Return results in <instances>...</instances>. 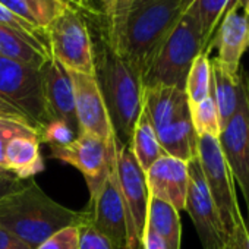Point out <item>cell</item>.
<instances>
[{
    "mask_svg": "<svg viewBox=\"0 0 249 249\" xmlns=\"http://www.w3.org/2000/svg\"><path fill=\"white\" fill-rule=\"evenodd\" d=\"M195 0H126L111 15L108 44L142 78Z\"/></svg>",
    "mask_w": 249,
    "mask_h": 249,
    "instance_id": "6da1fadb",
    "label": "cell"
},
{
    "mask_svg": "<svg viewBox=\"0 0 249 249\" xmlns=\"http://www.w3.org/2000/svg\"><path fill=\"white\" fill-rule=\"evenodd\" d=\"M88 221L87 211L71 210L50 198L34 179L0 199V224L37 249L56 231Z\"/></svg>",
    "mask_w": 249,
    "mask_h": 249,
    "instance_id": "7a4b0ae2",
    "label": "cell"
},
{
    "mask_svg": "<svg viewBox=\"0 0 249 249\" xmlns=\"http://www.w3.org/2000/svg\"><path fill=\"white\" fill-rule=\"evenodd\" d=\"M94 76L117 142L131 144L135 123L142 111L141 78L108 43L94 47Z\"/></svg>",
    "mask_w": 249,
    "mask_h": 249,
    "instance_id": "3957f363",
    "label": "cell"
},
{
    "mask_svg": "<svg viewBox=\"0 0 249 249\" xmlns=\"http://www.w3.org/2000/svg\"><path fill=\"white\" fill-rule=\"evenodd\" d=\"M142 108L167 156L183 161L196 157L198 135L185 89L166 85L142 87Z\"/></svg>",
    "mask_w": 249,
    "mask_h": 249,
    "instance_id": "277c9868",
    "label": "cell"
},
{
    "mask_svg": "<svg viewBox=\"0 0 249 249\" xmlns=\"http://www.w3.org/2000/svg\"><path fill=\"white\" fill-rule=\"evenodd\" d=\"M201 53H207L202 31L196 17L189 9L142 75V87L166 85L185 89L189 69Z\"/></svg>",
    "mask_w": 249,
    "mask_h": 249,
    "instance_id": "5b68a950",
    "label": "cell"
},
{
    "mask_svg": "<svg viewBox=\"0 0 249 249\" xmlns=\"http://www.w3.org/2000/svg\"><path fill=\"white\" fill-rule=\"evenodd\" d=\"M0 100L19 111L38 135L50 122L40 69L0 56Z\"/></svg>",
    "mask_w": 249,
    "mask_h": 249,
    "instance_id": "8992f818",
    "label": "cell"
},
{
    "mask_svg": "<svg viewBox=\"0 0 249 249\" xmlns=\"http://www.w3.org/2000/svg\"><path fill=\"white\" fill-rule=\"evenodd\" d=\"M196 157L223 227L229 236H233L243 224L245 217L242 215L234 191V180L224 160L218 138L210 135L198 137Z\"/></svg>",
    "mask_w": 249,
    "mask_h": 249,
    "instance_id": "52a82bcc",
    "label": "cell"
},
{
    "mask_svg": "<svg viewBox=\"0 0 249 249\" xmlns=\"http://www.w3.org/2000/svg\"><path fill=\"white\" fill-rule=\"evenodd\" d=\"M50 57L71 72L94 75V46L81 17L68 6L46 28Z\"/></svg>",
    "mask_w": 249,
    "mask_h": 249,
    "instance_id": "ba28073f",
    "label": "cell"
},
{
    "mask_svg": "<svg viewBox=\"0 0 249 249\" xmlns=\"http://www.w3.org/2000/svg\"><path fill=\"white\" fill-rule=\"evenodd\" d=\"M116 175L126 213L129 249H141V236L147 223L150 191L145 172L134 157L129 144L116 140Z\"/></svg>",
    "mask_w": 249,
    "mask_h": 249,
    "instance_id": "9c48e42d",
    "label": "cell"
},
{
    "mask_svg": "<svg viewBox=\"0 0 249 249\" xmlns=\"http://www.w3.org/2000/svg\"><path fill=\"white\" fill-rule=\"evenodd\" d=\"M116 151V138L106 142L88 132H79L65 147H50V157L75 167L84 178L89 191V204L98 196Z\"/></svg>",
    "mask_w": 249,
    "mask_h": 249,
    "instance_id": "30bf717a",
    "label": "cell"
},
{
    "mask_svg": "<svg viewBox=\"0 0 249 249\" xmlns=\"http://www.w3.org/2000/svg\"><path fill=\"white\" fill-rule=\"evenodd\" d=\"M188 176L189 183L185 210L194 221L202 248L220 249L229 242L230 236L226 233L215 204L210 195L198 157L188 161Z\"/></svg>",
    "mask_w": 249,
    "mask_h": 249,
    "instance_id": "8fae6325",
    "label": "cell"
},
{
    "mask_svg": "<svg viewBox=\"0 0 249 249\" xmlns=\"http://www.w3.org/2000/svg\"><path fill=\"white\" fill-rule=\"evenodd\" d=\"M88 221L110 239L116 249H129L126 213L116 175V151L98 196L87 207Z\"/></svg>",
    "mask_w": 249,
    "mask_h": 249,
    "instance_id": "7c38bea8",
    "label": "cell"
},
{
    "mask_svg": "<svg viewBox=\"0 0 249 249\" xmlns=\"http://www.w3.org/2000/svg\"><path fill=\"white\" fill-rule=\"evenodd\" d=\"M218 142L233 180L242 191L248 210L245 220L249 223V89L242 97L236 113L223 126Z\"/></svg>",
    "mask_w": 249,
    "mask_h": 249,
    "instance_id": "4fadbf2b",
    "label": "cell"
},
{
    "mask_svg": "<svg viewBox=\"0 0 249 249\" xmlns=\"http://www.w3.org/2000/svg\"><path fill=\"white\" fill-rule=\"evenodd\" d=\"M79 132H88L108 142L116 138L94 75L71 72Z\"/></svg>",
    "mask_w": 249,
    "mask_h": 249,
    "instance_id": "5bb4252c",
    "label": "cell"
},
{
    "mask_svg": "<svg viewBox=\"0 0 249 249\" xmlns=\"http://www.w3.org/2000/svg\"><path fill=\"white\" fill-rule=\"evenodd\" d=\"M40 72L50 120L65 122L78 135L79 126L75 110V94L69 71L53 57H49Z\"/></svg>",
    "mask_w": 249,
    "mask_h": 249,
    "instance_id": "9a60e30c",
    "label": "cell"
},
{
    "mask_svg": "<svg viewBox=\"0 0 249 249\" xmlns=\"http://www.w3.org/2000/svg\"><path fill=\"white\" fill-rule=\"evenodd\" d=\"M145 178L150 196L170 204L178 211L185 210L189 183L188 161L164 154L145 172Z\"/></svg>",
    "mask_w": 249,
    "mask_h": 249,
    "instance_id": "2e32d148",
    "label": "cell"
},
{
    "mask_svg": "<svg viewBox=\"0 0 249 249\" xmlns=\"http://www.w3.org/2000/svg\"><path fill=\"white\" fill-rule=\"evenodd\" d=\"M248 31L249 17L240 12V6H236L224 17L213 38L210 52L214 47L218 49L214 60L230 75H237L240 71V59L248 49Z\"/></svg>",
    "mask_w": 249,
    "mask_h": 249,
    "instance_id": "e0dca14e",
    "label": "cell"
},
{
    "mask_svg": "<svg viewBox=\"0 0 249 249\" xmlns=\"http://www.w3.org/2000/svg\"><path fill=\"white\" fill-rule=\"evenodd\" d=\"M211 95L215 101L221 129L236 113L242 97L249 89V75L242 68L237 75H230L211 59Z\"/></svg>",
    "mask_w": 249,
    "mask_h": 249,
    "instance_id": "ac0fdd59",
    "label": "cell"
},
{
    "mask_svg": "<svg viewBox=\"0 0 249 249\" xmlns=\"http://www.w3.org/2000/svg\"><path fill=\"white\" fill-rule=\"evenodd\" d=\"M40 135H18L5 150V169L19 180H30L44 170Z\"/></svg>",
    "mask_w": 249,
    "mask_h": 249,
    "instance_id": "d6986e66",
    "label": "cell"
},
{
    "mask_svg": "<svg viewBox=\"0 0 249 249\" xmlns=\"http://www.w3.org/2000/svg\"><path fill=\"white\" fill-rule=\"evenodd\" d=\"M0 56L9 60L41 69L49 60L47 46L38 38L0 25Z\"/></svg>",
    "mask_w": 249,
    "mask_h": 249,
    "instance_id": "ffe728a7",
    "label": "cell"
},
{
    "mask_svg": "<svg viewBox=\"0 0 249 249\" xmlns=\"http://www.w3.org/2000/svg\"><path fill=\"white\" fill-rule=\"evenodd\" d=\"M167 245V249H180L182 226L179 211L170 204L150 196L147 223Z\"/></svg>",
    "mask_w": 249,
    "mask_h": 249,
    "instance_id": "44dd1931",
    "label": "cell"
},
{
    "mask_svg": "<svg viewBox=\"0 0 249 249\" xmlns=\"http://www.w3.org/2000/svg\"><path fill=\"white\" fill-rule=\"evenodd\" d=\"M129 145H131L135 160L138 161V164L141 166L144 172H147L161 156L166 154L163 148L160 147L156 131L144 108L135 123L132 140Z\"/></svg>",
    "mask_w": 249,
    "mask_h": 249,
    "instance_id": "7402d4cb",
    "label": "cell"
},
{
    "mask_svg": "<svg viewBox=\"0 0 249 249\" xmlns=\"http://www.w3.org/2000/svg\"><path fill=\"white\" fill-rule=\"evenodd\" d=\"M236 6H240V0H195L194 5L189 8L199 22L205 43V52L208 54L211 53L210 46L221 21Z\"/></svg>",
    "mask_w": 249,
    "mask_h": 249,
    "instance_id": "603a6c76",
    "label": "cell"
},
{
    "mask_svg": "<svg viewBox=\"0 0 249 249\" xmlns=\"http://www.w3.org/2000/svg\"><path fill=\"white\" fill-rule=\"evenodd\" d=\"M211 59L208 53H201L192 63L185 82V92L189 106H195L211 94Z\"/></svg>",
    "mask_w": 249,
    "mask_h": 249,
    "instance_id": "cb8c5ba5",
    "label": "cell"
},
{
    "mask_svg": "<svg viewBox=\"0 0 249 249\" xmlns=\"http://www.w3.org/2000/svg\"><path fill=\"white\" fill-rule=\"evenodd\" d=\"M189 108H191V119H192L194 129L198 137L201 135H210L214 138L220 137L221 123H220L215 101L211 94L201 103L195 106H189Z\"/></svg>",
    "mask_w": 249,
    "mask_h": 249,
    "instance_id": "d4e9b609",
    "label": "cell"
},
{
    "mask_svg": "<svg viewBox=\"0 0 249 249\" xmlns=\"http://www.w3.org/2000/svg\"><path fill=\"white\" fill-rule=\"evenodd\" d=\"M18 135H38V132L22 119L0 116V166L2 167H5L6 145Z\"/></svg>",
    "mask_w": 249,
    "mask_h": 249,
    "instance_id": "484cf974",
    "label": "cell"
},
{
    "mask_svg": "<svg viewBox=\"0 0 249 249\" xmlns=\"http://www.w3.org/2000/svg\"><path fill=\"white\" fill-rule=\"evenodd\" d=\"M76 134L62 120H50L40 131V142L49 147H65L75 140Z\"/></svg>",
    "mask_w": 249,
    "mask_h": 249,
    "instance_id": "4316f807",
    "label": "cell"
},
{
    "mask_svg": "<svg viewBox=\"0 0 249 249\" xmlns=\"http://www.w3.org/2000/svg\"><path fill=\"white\" fill-rule=\"evenodd\" d=\"M31 8L38 27L46 31L50 22L66 8L62 0H25Z\"/></svg>",
    "mask_w": 249,
    "mask_h": 249,
    "instance_id": "83f0119b",
    "label": "cell"
},
{
    "mask_svg": "<svg viewBox=\"0 0 249 249\" xmlns=\"http://www.w3.org/2000/svg\"><path fill=\"white\" fill-rule=\"evenodd\" d=\"M37 249H79V226H68L56 231Z\"/></svg>",
    "mask_w": 249,
    "mask_h": 249,
    "instance_id": "f1b7e54d",
    "label": "cell"
},
{
    "mask_svg": "<svg viewBox=\"0 0 249 249\" xmlns=\"http://www.w3.org/2000/svg\"><path fill=\"white\" fill-rule=\"evenodd\" d=\"M79 249H116L107 236L97 230L89 221L79 226Z\"/></svg>",
    "mask_w": 249,
    "mask_h": 249,
    "instance_id": "f546056e",
    "label": "cell"
},
{
    "mask_svg": "<svg viewBox=\"0 0 249 249\" xmlns=\"http://www.w3.org/2000/svg\"><path fill=\"white\" fill-rule=\"evenodd\" d=\"M0 25H5L8 28H12V30H17L22 34H28V36H33L36 38L40 40L38 34H43L44 31L36 28L34 25H31L30 22L24 21L22 18H19L18 15H15L14 12H11L8 8H5L2 3H0ZM41 41V40H40Z\"/></svg>",
    "mask_w": 249,
    "mask_h": 249,
    "instance_id": "4dcf8cb0",
    "label": "cell"
},
{
    "mask_svg": "<svg viewBox=\"0 0 249 249\" xmlns=\"http://www.w3.org/2000/svg\"><path fill=\"white\" fill-rule=\"evenodd\" d=\"M0 3H2L5 8H8L11 12H14L15 15H18L19 18H22L24 21L30 22L31 25H34L36 28L41 30L36 21V17L31 11V8L28 6V3L25 2V0H0ZM43 31V30H41ZM46 33V31H44Z\"/></svg>",
    "mask_w": 249,
    "mask_h": 249,
    "instance_id": "1f68e13d",
    "label": "cell"
},
{
    "mask_svg": "<svg viewBox=\"0 0 249 249\" xmlns=\"http://www.w3.org/2000/svg\"><path fill=\"white\" fill-rule=\"evenodd\" d=\"M141 249H167V245L148 224H145L141 236Z\"/></svg>",
    "mask_w": 249,
    "mask_h": 249,
    "instance_id": "d6a6232c",
    "label": "cell"
},
{
    "mask_svg": "<svg viewBox=\"0 0 249 249\" xmlns=\"http://www.w3.org/2000/svg\"><path fill=\"white\" fill-rule=\"evenodd\" d=\"M0 249H31V248L0 224Z\"/></svg>",
    "mask_w": 249,
    "mask_h": 249,
    "instance_id": "836d02e7",
    "label": "cell"
},
{
    "mask_svg": "<svg viewBox=\"0 0 249 249\" xmlns=\"http://www.w3.org/2000/svg\"><path fill=\"white\" fill-rule=\"evenodd\" d=\"M24 183H25V180L12 179V178H0V199L9 195L11 192L19 189Z\"/></svg>",
    "mask_w": 249,
    "mask_h": 249,
    "instance_id": "e575fe53",
    "label": "cell"
},
{
    "mask_svg": "<svg viewBox=\"0 0 249 249\" xmlns=\"http://www.w3.org/2000/svg\"><path fill=\"white\" fill-rule=\"evenodd\" d=\"M233 237L237 240L240 249H249V223L246 220L239 227V230L233 234Z\"/></svg>",
    "mask_w": 249,
    "mask_h": 249,
    "instance_id": "d590c367",
    "label": "cell"
},
{
    "mask_svg": "<svg viewBox=\"0 0 249 249\" xmlns=\"http://www.w3.org/2000/svg\"><path fill=\"white\" fill-rule=\"evenodd\" d=\"M0 116H9V117H17V119H22V120H25V117L19 113V111H17L14 107H11L9 104H6L5 101H2L0 100ZM27 122V120H25ZM28 123V122H27ZM30 124V123H28Z\"/></svg>",
    "mask_w": 249,
    "mask_h": 249,
    "instance_id": "8d00e7d4",
    "label": "cell"
},
{
    "mask_svg": "<svg viewBox=\"0 0 249 249\" xmlns=\"http://www.w3.org/2000/svg\"><path fill=\"white\" fill-rule=\"evenodd\" d=\"M95 2H98L107 14L113 15L114 11H116V8H117L119 0H95Z\"/></svg>",
    "mask_w": 249,
    "mask_h": 249,
    "instance_id": "74e56055",
    "label": "cell"
},
{
    "mask_svg": "<svg viewBox=\"0 0 249 249\" xmlns=\"http://www.w3.org/2000/svg\"><path fill=\"white\" fill-rule=\"evenodd\" d=\"M220 249H240V246H239V243H237V240L233 237V236H230V239H229V242L223 246V248H220Z\"/></svg>",
    "mask_w": 249,
    "mask_h": 249,
    "instance_id": "f35d334b",
    "label": "cell"
},
{
    "mask_svg": "<svg viewBox=\"0 0 249 249\" xmlns=\"http://www.w3.org/2000/svg\"><path fill=\"white\" fill-rule=\"evenodd\" d=\"M0 178H12V179H17L9 170H6V169L2 167V166H0Z\"/></svg>",
    "mask_w": 249,
    "mask_h": 249,
    "instance_id": "ab89813d",
    "label": "cell"
},
{
    "mask_svg": "<svg viewBox=\"0 0 249 249\" xmlns=\"http://www.w3.org/2000/svg\"><path fill=\"white\" fill-rule=\"evenodd\" d=\"M240 8H243V12L249 17V0H240Z\"/></svg>",
    "mask_w": 249,
    "mask_h": 249,
    "instance_id": "60d3db41",
    "label": "cell"
},
{
    "mask_svg": "<svg viewBox=\"0 0 249 249\" xmlns=\"http://www.w3.org/2000/svg\"><path fill=\"white\" fill-rule=\"evenodd\" d=\"M124 2H126V0H119V3H117V6H119V5H122V3H124Z\"/></svg>",
    "mask_w": 249,
    "mask_h": 249,
    "instance_id": "b9f144b4",
    "label": "cell"
},
{
    "mask_svg": "<svg viewBox=\"0 0 249 249\" xmlns=\"http://www.w3.org/2000/svg\"><path fill=\"white\" fill-rule=\"evenodd\" d=\"M248 47H249V31H248Z\"/></svg>",
    "mask_w": 249,
    "mask_h": 249,
    "instance_id": "7bdbcfd3",
    "label": "cell"
},
{
    "mask_svg": "<svg viewBox=\"0 0 249 249\" xmlns=\"http://www.w3.org/2000/svg\"><path fill=\"white\" fill-rule=\"evenodd\" d=\"M2 101H3V100H2Z\"/></svg>",
    "mask_w": 249,
    "mask_h": 249,
    "instance_id": "ee69618b",
    "label": "cell"
}]
</instances>
